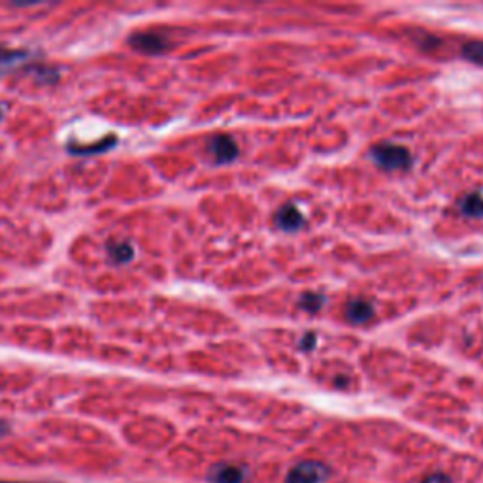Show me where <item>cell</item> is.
Here are the masks:
<instances>
[{
  "instance_id": "cell-6",
  "label": "cell",
  "mask_w": 483,
  "mask_h": 483,
  "mask_svg": "<svg viewBox=\"0 0 483 483\" xmlns=\"http://www.w3.org/2000/svg\"><path fill=\"white\" fill-rule=\"evenodd\" d=\"M208 479L212 483H244L246 472L240 466L229 465V463H219L210 470Z\"/></svg>"
},
{
  "instance_id": "cell-15",
  "label": "cell",
  "mask_w": 483,
  "mask_h": 483,
  "mask_svg": "<svg viewBox=\"0 0 483 483\" xmlns=\"http://www.w3.org/2000/svg\"><path fill=\"white\" fill-rule=\"evenodd\" d=\"M316 340H317V336H316V333H308L302 338V342H300V345H302V350H314L316 347Z\"/></svg>"
},
{
  "instance_id": "cell-17",
  "label": "cell",
  "mask_w": 483,
  "mask_h": 483,
  "mask_svg": "<svg viewBox=\"0 0 483 483\" xmlns=\"http://www.w3.org/2000/svg\"><path fill=\"white\" fill-rule=\"evenodd\" d=\"M0 117H2V109H0Z\"/></svg>"
},
{
  "instance_id": "cell-10",
  "label": "cell",
  "mask_w": 483,
  "mask_h": 483,
  "mask_svg": "<svg viewBox=\"0 0 483 483\" xmlns=\"http://www.w3.org/2000/svg\"><path fill=\"white\" fill-rule=\"evenodd\" d=\"M460 53H463V57H465L466 61L483 66V40L466 42Z\"/></svg>"
},
{
  "instance_id": "cell-9",
  "label": "cell",
  "mask_w": 483,
  "mask_h": 483,
  "mask_svg": "<svg viewBox=\"0 0 483 483\" xmlns=\"http://www.w3.org/2000/svg\"><path fill=\"white\" fill-rule=\"evenodd\" d=\"M108 255L109 259L117 263V265H123V263H129L133 261L134 257V248L127 242H117V244H108Z\"/></svg>"
},
{
  "instance_id": "cell-3",
  "label": "cell",
  "mask_w": 483,
  "mask_h": 483,
  "mask_svg": "<svg viewBox=\"0 0 483 483\" xmlns=\"http://www.w3.org/2000/svg\"><path fill=\"white\" fill-rule=\"evenodd\" d=\"M274 223L283 232H294V230H300L304 227L306 219L299 210V206H294L293 202H287L276 212Z\"/></svg>"
},
{
  "instance_id": "cell-8",
  "label": "cell",
  "mask_w": 483,
  "mask_h": 483,
  "mask_svg": "<svg viewBox=\"0 0 483 483\" xmlns=\"http://www.w3.org/2000/svg\"><path fill=\"white\" fill-rule=\"evenodd\" d=\"M459 210L465 217H483V195L482 193H468L459 201Z\"/></svg>"
},
{
  "instance_id": "cell-1",
  "label": "cell",
  "mask_w": 483,
  "mask_h": 483,
  "mask_svg": "<svg viewBox=\"0 0 483 483\" xmlns=\"http://www.w3.org/2000/svg\"><path fill=\"white\" fill-rule=\"evenodd\" d=\"M370 157L374 159L378 167L386 168V170H408L412 167V161H414L408 148L393 144V142L376 144L370 150Z\"/></svg>"
},
{
  "instance_id": "cell-4",
  "label": "cell",
  "mask_w": 483,
  "mask_h": 483,
  "mask_svg": "<svg viewBox=\"0 0 483 483\" xmlns=\"http://www.w3.org/2000/svg\"><path fill=\"white\" fill-rule=\"evenodd\" d=\"M208 151L212 153L217 165H225V162H232L238 157V145L230 136L227 134H219L213 136L208 144Z\"/></svg>"
},
{
  "instance_id": "cell-11",
  "label": "cell",
  "mask_w": 483,
  "mask_h": 483,
  "mask_svg": "<svg viewBox=\"0 0 483 483\" xmlns=\"http://www.w3.org/2000/svg\"><path fill=\"white\" fill-rule=\"evenodd\" d=\"M323 304H325V297L319 293H306L299 300V306L306 311H319Z\"/></svg>"
},
{
  "instance_id": "cell-12",
  "label": "cell",
  "mask_w": 483,
  "mask_h": 483,
  "mask_svg": "<svg viewBox=\"0 0 483 483\" xmlns=\"http://www.w3.org/2000/svg\"><path fill=\"white\" fill-rule=\"evenodd\" d=\"M27 57V53L23 52H8V49H2L0 47V66H6V64L18 63V59Z\"/></svg>"
},
{
  "instance_id": "cell-16",
  "label": "cell",
  "mask_w": 483,
  "mask_h": 483,
  "mask_svg": "<svg viewBox=\"0 0 483 483\" xmlns=\"http://www.w3.org/2000/svg\"><path fill=\"white\" fill-rule=\"evenodd\" d=\"M0 483H19V482H0Z\"/></svg>"
},
{
  "instance_id": "cell-14",
  "label": "cell",
  "mask_w": 483,
  "mask_h": 483,
  "mask_svg": "<svg viewBox=\"0 0 483 483\" xmlns=\"http://www.w3.org/2000/svg\"><path fill=\"white\" fill-rule=\"evenodd\" d=\"M421 483H453V482H451V477H449L448 474L434 472V474H431V476H427Z\"/></svg>"
},
{
  "instance_id": "cell-13",
  "label": "cell",
  "mask_w": 483,
  "mask_h": 483,
  "mask_svg": "<svg viewBox=\"0 0 483 483\" xmlns=\"http://www.w3.org/2000/svg\"><path fill=\"white\" fill-rule=\"evenodd\" d=\"M112 145H115V138H109V140H104L102 144L98 145H89V148H74V151L72 153H97V150L104 151L108 150V148H112Z\"/></svg>"
},
{
  "instance_id": "cell-7",
  "label": "cell",
  "mask_w": 483,
  "mask_h": 483,
  "mask_svg": "<svg viewBox=\"0 0 483 483\" xmlns=\"http://www.w3.org/2000/svg\"><path fill=\"white\" fill-rule=\"evenodd\" d=\"M345 317L351 323H355V325H364V323H369L374 317V306L364 299L350 300L347 306H345Z\"/></svg>"
},
{
  "instance_id": "cell-2",
  "label": "cell",
  "mask_w": 483,
  "mask_h": 483,
  "mask_svg": "<svg viewBox=\"0 0 483 483\" xmlns=\"http://www.w3.org/2000/svg\"><path fill=\"white\" fill-rule=\"evenodd\" d=\"M328 474V466L319 460H302L289 470L285 483H325Z\"/></svg>"
},
{
  "instance_id": "cell-5",
  "label": "cell",
  "mask_w": 483,
  "mask_h": 483,
  "mask_svg": "<svg viewBox=\"0 0 483 483\" xmlns=\"http://www.w3.org/2000/svg\"><path fill=\"white\" fill-rule=\"evenodd\" d=\"M131 46L148 55H157L162 53L168 47V40L159 32H136L131 36Z\"/></svg>"
}]
</instances>
